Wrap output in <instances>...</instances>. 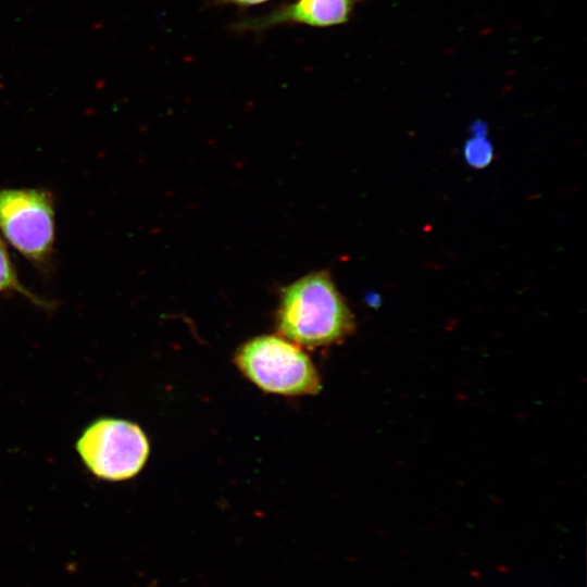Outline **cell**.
Returning <instances> with one entry per match:
<instances>
[{
	"instance_id": "1",
	"label": "cell",
	"mask_w": 587,
	"mask_h": 587,
	"mask_svg": "<svg viewBox=\"0 0 587 587\" xmlns=\"http://www.w3.org/2000/svg\"><path fill=\"white\" fill-rule=\"evenodd\" d=\"M276 321L284 338L308 348L340 344L355 329L350 308L324 271L282 290Z\"/></svg>"
},
{
	"instance_id": "2",
	"label": "cell",
	"mask_w": 587,
	"mask_h": 587,
	"mask_svg": "<svg viewBox=\"0 0 587 587\" xmlns=\"http://www.w3.org/2000/svg\"><path fill=\"white\" fill-rule=\"evenodd\" d=\"M240 372L264 391L285 395H315L320 375L310 358L294 342L274 335L255 337L235 355Z\"/></svg>"
},
{
	"instance_id": "3",
	"label": "cell",
	"mask_w": 587,
	"mask_h": 587,
	"mask_svg": "<svg viewBox=\"0 0 587 587\" xmlns=\"http://www.w3.org/2000/svg\"><path fill=\"white\" fill-rule=\"evenodd\" d=\"M75 448L86 469L108 482L136 476L150 452L143 430L130 421L116 417L92 421L83 430Z\"/></svg>"
},
{
	"instance_id": "4",
	"label": "cell",
	"mask_w": 587,
	"mask_h": 587,
	"mask_svg": "<svg viewBox=\"0 0 587 587\" xmlns=\"http://www.w3.org/2000/svg\"><path fill=\"white\" fill-rule=\"evenodd\" d=\"M0 232L27 260L47 263L55 238L52 195L37 188L0 189Z\"/></svg>"
},
{
	"instance_id": "5",
	"label": "cell",
	"mask_w": 587,
	"mask_h": 587,
	"mask_svg": "<svg viewBox=\"0 0 587 587\" xmlns=\"http://www.w3.org/2000/svg\"><path fill=\"white\" fill-rule=\"evenodd\" d=\"M349 11L350 0H298L266 16L247 21L240 27L258 30L286 22L328 26L344 23Z\"/></svg>"
},
{
	"instance_id": "6",
	"label": "cell",
	"mask_w": 587,
	"mask_h": 587,
	"mask_svg": "<svg viewBox=\"0 0 587 587\" xmlns=\"http://www.w3.org/2000/svg\"><path fill=\"white\" fill-rule=\"evenodd\" d=\"M9 291L18 292L38 307H50L49 301L33 294L20 282L7 247L0 237V295Z\"/></svg>"
},
{
	"instance_id": "7",
	"label": "cell",
	"mask_w": 587,
	"mask_h": 587,
	"mask_svg": "<svg viewBox=\"0 0 587 587\" xmlns=\"http://www.w3.org/2000/svg\"><path fill=\"white\" fill-rule=\"evenodd\" d=\"M463 153L465 162L475 168L489 165L494 158V149L486 135H473L465 142Z\"/></svg>"
},
{
	"instance_id": "8",
	"label": "cell",
	"mask_w": 587,
	"mask_h": 587,
	"mask_svg": "<svg viewBox=\"0 0 587 587\" xmlns=\"http://www.w3.org/2000/svg\"><path fill=\"white\" fill-rule=\"evenodd\" d=\"M218 2H232V3H238V4H255L260 3L266 0H215Z\"/></svg>"
}]
</instances>
